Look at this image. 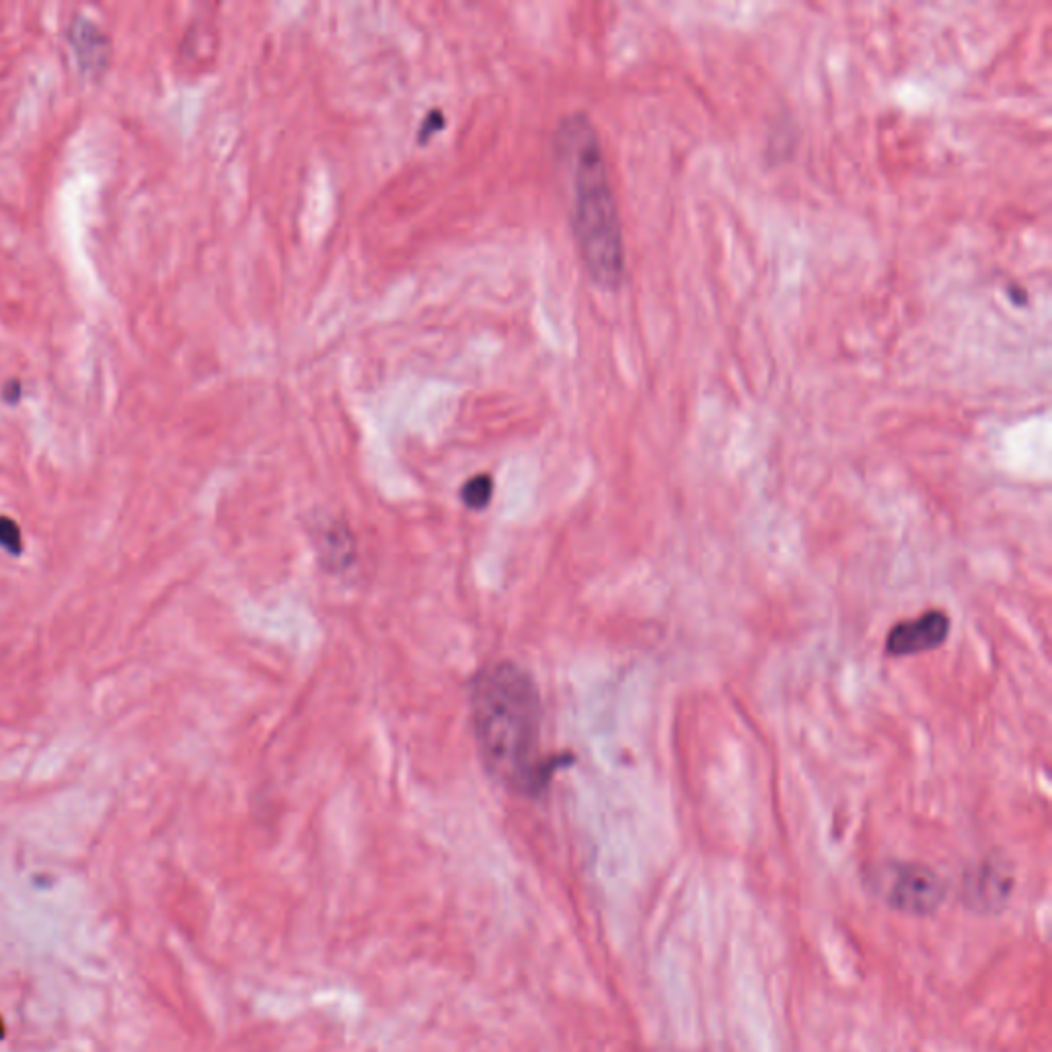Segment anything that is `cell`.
<instances>
[{"label": "cell", "instance_id": "obj_1", "mask_svg": "<svg viewBox=\"0 0 1052 1052\" xmlns=\"http://www.w3.org/2000/svg\"><path fill=\"white\" fill-rule=\"evenodd\" d=\"M541 695L520 666L499 663L471 684V723L490 776L520 795L543 794L568 757L541 755Z\"/></svg>", "mask_w": 1052, "mask_h": 1052}, {"label": "cell", "instance_id": "obj_2", "mask_svg": "<svg viewBox=\"0 0 1052 1052\" xmlns=\"http://www.w3.org/2000/svg\"><path fill=\"white\" fill-rule=\"evenodd\" d=\"M554 148L568 185L570 226L580 259L598 288L615 290L626 277V240L591 117L580 111L566 115L555 129Z\"/></svg>", "mask_w": 1052, "mask_h": 1052}, {"label": "cell", "instance_id": "obj_3", "mask_svg": "<svg viewBox=\"0 0 1052 1052\" xmlns=\"http://www.w3.org/2000/svg\"><path fill=\"white\" fill-rule=\"evenodd\" d=\"M869 887L890 908L925 917L945 901V884L938 871L911 862H887L869 874Z\"/></svg>", "mask_w": 1052, "mask_h": 1052}, {"label": "cell", "instance_id": "obj_4", "mask_svg": "<svg viewBox=\"0 0 1052 1052\" xmlns=\"http://www.w3.org/2000/svg\"><path fill=\"white\" fill-rule=\"evenodd\" d=\"M950 617L943 610H929L913 621H901L890 629L887 652L890 656H915L942 646L950 635Z\"/></svg>", "mask_w": 1052, "mask_h": 1052}, {"label": "cell", "instance_id": "obj_5", "mask_svg": "<svg viewBox=\"0 0 1052 1052\" xmlns=\"http://www.w3.org/2000/svg\"><path fill=\"white\" fill-rule=\"evenodd\" d=\"M1010 890H1012V878L1003 871V868L987 864L977 874L968 876L964 894L968 905L977 906L980 911H991L1007 901Z\"/></svg>", "mask_w": 1052, "mask_h": 1052}, {"label": "cell", "instance_id": "obj_6", "mask_svg": "<svg viewBox=\"0 0 1052 1052\" xmlns=\"http://www.w3.org/2000/svg\"><path fill=\"white\" fill-rule=\"evenodd\" d=\"M73 34H76V37H78L74 41V46H76V52L81 54V62L87 69H91V62L92 64H99L101 62V52L108 50V48L101 46V39H103V37H99L101 36V32H97V27H92L89 21L83 18L78 23V32H73Z\"/></svg>", "mask_w": 1052, "mask_h": 1052}, {"label": "cell", "instance_id": "obj_7", "mask_svg": "<svg viewBox=\"0 0 1052 1052\" xmlns=\"http://www.w3.org/2000/svg\"><path fill=\"white\" fill-rule=\"evenodd\" d=\"M492 494H494V480L485 473L471 478L461 490L462 502L471 510H483L490 504Z\"/></svg>", "mask_w": 1052, "mask_h": 1052}, {"label": "cell", "instance_id": "obj_8", "mask_svg": "<svg viewBox=\"0 0 1052 1052\" xmlns=\"http://www.w3.org/2000/svg\"><path fill=\"white\" fill-rule=\"evenodd\" d=\"M321 539L327 541V545H321L323 557L332 561L333 566H344L346 561H350L351 549H354L350 536L339 533L337 529H332V531H323Z\"/></svg>", "mask_w": 1052, "mask_h": 1052}, {"label": "cell", "instance_id": "obj_9", "mask_svg": "<svg viewBox=\"0 0 1052 1052\" xmlns=\"http://www.w3.org/2000/svg\"><path fill=\"white\" fill-rule=\"evenodd\" d=\"M0 547L13 555L21 554V549H23L21 529H18L17 522H13L11 518L0 517Z\"/></svg>", "mask_w": 1052, "mask_h": 1052}, {"label": "cell", "instance_id": "obj_10", "mask_svg": "<svg viewBox=\"0 0 1052 1052\" xmlns=\"http://www.w3.org/2000/svg\"><path fill=\"white\" fill-rule=\"evenodd\" d=\"M444 124H446V117L441 110H432L424 117V122L420 124L418 128V143L425 145L428 140H432L438 132H443Z\"/></svg>", "mask_w": 1052, "mask_h": 1052}, {"label": "cell", "instance_id": "obj_11", "mask_svg": "<svg viewBox=\"0 0 1052 1052\" xmlns=\"http://www.w3.org/2000/svg\"><path fill=\"white\" fill-rule=\"evenodd\" d=\"M4 1038V1024H2V1017H0V1040Z\"/></svg>", "mask_w": 1052, "mask_h": 1052}]
</instances>
